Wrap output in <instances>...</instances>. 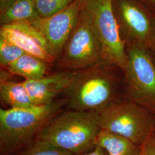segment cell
I'll return each mask as SVG.
<instances>
[{
    "mask_svg": "<svg viewBox=\"0 0 155 155\" xmlns=\"http://www.w3.org/2000/svg\"><path fill=\"white\" fill-rule=\"evenodd\" d=\"M111 66L103 61L75 71L65 90L67 105L70 109L99 112L121 98V80Z\"/></svg>",
    "mask_w": 155,
    "mask_h": 155,
    "instance_id": "cell-1",
    "label": "cell"
},
{
    "mask_svg": "<svg viewBox=\"0 0 155 155\" xmlns=\"http://www.w3.org/2000/svg\"><path fill=\"white\" fill-rule=\"evenodd\" d=\"M67 104L64 98L27 109L1 108L0 155H12L32 142Z\"/></svg>",
    "mask_w": 155,
    "mask_h": 155,
    "instance_id": "cell-2",
    "label": "cell"
},
{
    "mask_svg": "<svg viewBox=\"0 0 155 155\" xmlns=\"http://www.w3.org/2000/svg\"><path fill=\"white\" fill-rule=\"evenodd\" d=\"M101 130L98 113L70 109L52 119L35 139L84 155L95 148Z\"/></svg>",
    "mask_w": 155,
    "mask_h": 155,
    "instance_id": "cell-3",
    "label": "cell"
},
{
    "mask_svg": "<svg viewBox=\"0 0 155 155\" xmlns=\"http://www.w3.org/2000/svg\"><path fill=\"white\" fill-rule=\"evenodd\" d=\"M98 114L101 129L122 136L140 146L155 133V114L125 97Z\"/></svg>",
    "mask_w": 155,
    "mask_h": 155,
    "instance_id": "cell-4",
    "label": "cell"
},
{
    "mask_svg": "<svg viewBox=\"0 0 155 155\" xmlns=\"http://www.w3.org/2000/svg\"><path fill=\"white\" fill-rule=\"evenodd\" d=\"M127 64L124 73L125 98L155 114V62L144 45H126Z\"/></svg>",
    "mask_w": 155,
    "mask_h": 155,
    "instance_id": "cell-5",
    "label": "cell"
},
{
    "mask_svg": "<svg viewBox=\"0 0 155 155\" xmlns=\"http://www.w3.org/2000/svg\"><path fill=\"white\" fill-rule=\"evenodd\" d=\"M113 0H82L86 13L100 40L102 61L121 71L126 67V44L122 40L113 9Z\"/></svg>",
    "mask_w": 155,
    "mask_h": 155,
    "instance_id": "cell-6",
    "label": "cell"
},
{
    "mask_svg": "<svg viewBox=\"0 0 155 155\" xmlns=\"http://www.w3.org/2000/svg\"><path fill=\"white\" fill-rule=\"evenodd\" d=\"M102 61V49L91 22L81 9L77 24L68 40L58 61L64 70L78 71Z\"/></svg>",
    "mask_w": 155,
    "mask_h": 155,
    "instance_id": "cell-7",
    "label": "cell"
},
{
    "mask_svg": "<svg viewBox=\"0 0 155 155\" xmlns=\"http://www.w3.org/2000/svg\"><path fill=\"white\" fill-rule=\"evenodd\" d=\"M120 33L125 44L148 48L155 15L139 0H113Z\"/></svg>",
    "mask_w": 155,
    "mask_h": 155,
    "instance_id": "cell-8",
    "label": "cell"
},
{
    "mask_svg": "<svg viewBox=\"0 0 155 155\" xmlns=\"http://www.w3.org/2000/svg\"><path fill=\"white\" fill-rule=\"evenodd\" d=\"M82 9V0H75L55 15L40 17L32 25L43 34L50 55L59 61L64 47L77 24Z\"/></svg>",
    "mask_w": 155,
    "mask_h": 155,
    "instance_id": "cell-9",
    "label": "cell"
},
{
    "mask_svg": "<svg viewBox=\"0 0 155 155\" xmlns=\"http://www.w3.org/2000/svg\"><path fill=\"white\" fill-rule=\"evenodd\" d=\"M0 37L48 64L55 61L50 55L43 34L30 24L20 22L2 25L0 28Z\"/></svg>",
    "mask_w": 155,
    "mask_h": 155,
    "instance_id": "cell-10",
    "label": "cell"
},
{
    "mask_svg": "<svg viewBox=\"0 0 155 155\" xmlns=\"http://www.w3.org/2000/svg\"><path fill=\"white\" fill-rule=\"evenodd\" d=\"M74 71L63 70L38 79L24 81L23 83L36 105H47L64 93L72 81Z\"/></svg>",
    "mask_w": 155,
    "mask_h": 155,
    "instance_id": "cell-11",
    "label": "cell"
},
{
    "mask_svg": "<svg viewBox=\"0 0 155 155\" xmlns=\"http://www.w3.org/2000/svg\"><path fill=\"white\" fill-rule=\"evenodd\" d=\"M0 99L12 109H27L35 106L28 90L22 82L1 80Z\"/></svg>",
    "mask_w": 155,
    "mask_h": 155,
    "instance_id": "cell-12",
    "label": "cell"
},
{
    "mask_svg": "<svg viewBox=\"0 0 155 155\" xmlns=\"http://www.w3.org/2000/svg\"><path fill=\"white\" fill-rule=\"evenodd\" d=\"M105 150L108 155H140L141 146L129 140L105 130L100 131L96 145Z\"/></svg>",
    "mask_w": 155,
    "mask_h": 155,
    "instance_id": "cell-13",
    "label": "cell"
},
{
    "mask_svg": "<svg viewBox=\"0 0 155 155\" xmlns=\"http://www.w3.org/2000/svg\"><path fill=\"white\" fill-rule=\"evenodd\" d=\"M48 64L38 57L25 53L6 68L12 74L25 78V81H32L45 77Z\"/></svg>",
    "mask_w": 155,
    "mask_h": 155,
    "instance_id": "cell-14",
    "label": "cell"
},
{
    "mask_svg": "<svg viewBox=\"0 0 155 155\" xmlns=\"http://www.w3.org/2000/svg\"><path fill=\"white\" fill-rule=\"evenodd\" d=\"M40 17L34 0H17L6 11L0 15V22L1 25L20 22L32 25Z\"/></svg>",
    "mask_w": 155,
    "mask_h": 155,
    "instance_id": "cell-15",
    "label": "cell"
},
{
    "mask_svg": "<svg viewBox=\"0 0 155 155\" xmlns=\"http://www.w3.org/2000/svg\"><path fill=\"white\" fill-rule=\"evenodd\" d=\"M12 155H75L52 144L39 140H34L30 144Z\"/></svg>",
    "mask_w": 155,
    "mask_h": 155,
    "instance_id": "cell-16",
    "label": "cell"
},
{
    "mask_svg": "<svg viewBox=\"0 0 155 155\" xmlns=\"http://www.w3.org/2000/svg\"><path fill=\"white\" fill-rule=\"evenodd\" d=\"M75 0H34L39 16L48 17L53 16L70 5Z\"/></svg>",
    "mask_w": 155,
    "mask_h": 155,
    "instance_id": "cell-17",
    "label": "cell"
},
{
    "mask_svg": "<svg viewBox=\"0 0 155 155\" xmlns=\"http://www.w3.org/2000/svg\"><path fill=\"white\" fill-rule=\"evenodd\" d=\"M22 49L0 37V64L7 68L13 61L25 54Z\"/></svg>",
    "mask_w": 155,
    "mask_h": 155,
    "instance_id": "cell-18",
    "label": "cell"
},
{
    "mask_svg": "<svg viewBox=\"0 0 155 155\" xmlns=\"http://www.w3.org/2000/svg\"><path fill=\"white\" fill-rule=\"evenodd\" d=\"M141 147L140 155H155V133L151 134Z\"/></svg>",
    "mask_w": 155,
    "mask_h": 155,
    "instance_id": "cell-19",
    "label": "cell"
},
{
    "mask_svg": "<svg viewBox=\"0 0 155 155\" xmlns=\"http://www.w3.org/2000/svg\"><path fill=\"white\" fill-rule=\"evenodd\" d=\"M148 48L151 52L155 51V15L153 18V22L152 25L151 33L150 35Z\"/></svg>",
    "mask_w": 155,
    "mask_h": 155,
    "instance_id": "cell-20",
    "label": "cell"
},
{
    "mask_svg": "<svg viewBox=\"0 0 155 155\" xmlns=\"http://www.w3.org/2000/svg\"><path fill=\"white\" fill-rule=\"evenodd\" d=\"M17 0H0V15L3 14Z\"/></svg>",
    "mask_w": 155,
    "mask_h": 155,
    "instance_id": "cell-21",
    "label": "cell"
},
{
    "mask_svg": "<svg viewBox=\"0 0 155 155\" xmlns=\"http://www.w3.org/2000/svg\"><path fill=\"white\" fill-rule=\"evenodd\" d=\"M149 11L155 15V0H139Z\"/></svg>",
    "mask_w": 155,
    "mask_h": 155,
    "instance_id": "cell-22",
    "label": "cell"
},
{
    "mask_svg": "<svg viewBox=\"0 0 155 155\" xmlns=\"http://www.w3.org/2000/svg\"><path fill=\"white\" fill-rule=\"evenodd\" d=\"M84 155H108L105 150L98 145H95V148L91 151Z\"/></svg>",
    "mask_w": 155,
    "mask_h": 155,
    "instance_id": "cell-23",
    "label": "cell"
},
{
    "mask_svg": "<svg viewBox=\"0 0 155 155\" xmlns=\"http://www.w3.org/2000/svg\"><path fill=\"white\" fill-rule=\"evenodd\" d=\"M152 55H153V59H154V61H155V51L152 52Z\"/></svg>",
    "mask_w": 155,
    "mask_h": 155,
    "instance_id": "cell-24",
    "label": "cell"
}]
</instances>
